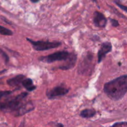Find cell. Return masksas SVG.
I'll use <instances>...</instances> for the list:
<instances>
[{
    "label": "cell",
    "instance_id": "cell-1",
    "mask_svg": "<svg viewBox=\"0 0 127 127\" xmlns=\"http://www.w3.org/2000/svg\"><path fill=\"white\" fill-rule=\"evenodd\" d=\"M104 91L110 99L119 100L122 99L127 92V75L114 79L104 84Z\"/></svg>",
    "mask_w": 127,
    "mask_h": 127
},
{
    "label": "cell",
    "instance_id": "cell-2",
    "mask_svg": "<svg viewBox=\"0 0 127 127\" xmlns=\"http://www.w3.org/2000/svg\"><path fill=\"white\" fill-rule=\"evenodd\" d=\"M28 95V93H22L13 98H9V97L6 98L3 101L0 102V110L11 113L16 117L19 110L26 103L25 101Z\"/></svg>",
    "mask_w": 127,
    "mask_h": 127
},
{
    "label": "cell",
    "instance_id": "cell-3",
    "mask_svg": "<svg viewBox=\"0 0 127 127\" xmlns=\"http://www.w3.org/2000/svg\"><path fill=\"white\" fill-rule=\"evenodd\" d=\"M32 45L33 49L37 51H44L53 49L60 47L62 44L59 42H49V41H33L29 38H26Z\"/></svg>",
    "mask_w": 127,
    "mask_h": 127
},
{
    "label": "cell",
    "instance_id": "cell-4",
    "mask_svg": "<svg viewBox=\"0 0 127 127\" xmlns=\"http://www.w3.org/2000/svg\"><path fill=\"white\" fill-rule=\"evenodd\" d=\"M70 53L67 51H60V52H55L52 54L47 56H42L38 58L40 62L46 63H52L55 62H61V61H66L69 57Z\"/></svg>",
    "mask_w": 127,
    "mask_h": 127
},
{
    "label": "cell",
    "instance_id": "cell-5",
    "mask_svg": "<svg viewBox=\"0 0 127 127\" xmlns=\"http://www.w3.org/2000/svg\"><path fill=\"white\" fill-rule=\"evenodd\" d=\"M69 93V89L63 86H56L50 90H47V96L48 99H52L66 95Z\"/></svg>",
    "mask_w": 127,
    "mask_h": 127
},
{
    "label": "cell",
    "instance_id": "cell-6",
    "mask_svg": "<svg viewBox=\"0 0 127 127\" xmlns=\"http://www.w3.org/2000/svg\"><path fill=\"white\" fill-rule=\"evenodd\" d=\"M112 45L111 43L109 42H104L101 45V47L97 53L98 63H100V62H102L106 57L107 54L112 52Z\"/></svg>",
    "mask_w": 127,
    "mask_h": 127
},
{
    "label": "cell",
    "instance_id": "cell-7",
    "mask_svg": "<svg viewBox=\"0 0 127 127\" xmlns=\"http://www.w3.org/2000/svg\"><path fill=\"white\" fill-rule=\"evenodd\" d=\"M106 17L104 14L99 11H95L93 16V23L96 27L99 28H104L107 24Z\"/></svg>",
    "mask_w": 127,
    "mask_h": 127
},
{
    "label": "cell",
    "instance_id": "cell-8",
    "mask_svg": "<svg viewBox=\"0 0 127 127\" xmlns=\"http://www.w3.org/2000/svg\"><path fill=\"white\" fill-rule=\"evenodd\" d=\"M77 61V55L74 53H70L69 57L66 59V60L64 61V63L63 66H61L59 67L60 69L63 70H67L73 68L75 66L76 63Z\"/></svg>",
    "mask_w": 127,
    "mask_h": 127
},
{
    "label": "cell",
    "instance_id": "cell-9",
    "mask_svg": "<svg viewBox=\"0 0 127 127\" xmlns=\"http://www.w3.org/2000/svg\"><path fill=\"white\" fill-rule=\"evenodd\" d=\"M26 78V76L23 74H19L14 78H11L7 81V84L13 87H19L20 84H22V82Z\"/></svg>",
    "mask_w": 127,
    "mask_h": 127
},
{
    "label": "cell",
    "instance_id": "cell-10",
    "mask_svg": "<svg viewBox=\"0 0 127 127\" xmlns=\"http://www.w3.org/2000/svg\"><path fill=\"white\" fill-rule=\"evenodd\" d=\"M22 85L29 92L33 91L36 89V86L33 85V81L31 78H25L22 82Z\"/></svg>",
    "mask_w": 127,
    "mask_h": 127
},
{
    "label": "cell",
    "instance_id": "cell-11",
    "mask_svg": "<svg viewBox=\"0 0 127 127\" xmlns=\"http://www.w3.org/2000/svg\"><path fill=\"white\" fill-rule=\"evenodd\" d=\"M96 114V111L94 109H87L82 110L80 113V116L84 119L92 118Z\"/></svg>",
    "mask_w": 127,
    "mask_h": 127
},
{
    "label": "cell",
    "instance_id": "cell-12",
    "mask_svg": "<svg viewBox=\"0 0 127 127\" xmlns=\"http://www.w3.org/2000/svg\"><path fill=\"white\" fill-rule=\"evenodd\" d=\"M0 34L3 35H9L11 36L13 35V32L9 29L6 28L3 26H0Z\"/></svg>",
    "mask_w": 127,
    "mask_h": 127
},
{
    "label": "cell",
    "instance_id": "cell-13",
    "mask_svg": "<svg viewBox=\"0 0 127 127\" xmlns=\"http://www.w3.org/2000/svg\"><path fill=\"white\" fill-rule=\"evenodd\" d=\"M13 93L14 91H0V102L2 101V99L8 97Z\"/></svg>",
    "mask_w": 127,
    "mask_h": 127
},
{
    "label": "cell",
    "instance_id": "cell-14",
    "mask_svg": "<svg viewBox=\"0 0 127 127\" xmlns=\"http://www.w3.org/2000/svg\"><path fill=\"white\" fill-rule=\"evenodd\" d=\"M0 55H1V57H2V58L4 59L5 63H7V62H9V59L8 55H7L6 54V53H5V52H4V51L2 50V49H1V48H0Z\"/></svg>",
    "mask_w": 127,
    "mask_h": 127
},
{
    "label": "cell",
    "instance_id": "cell-15",
    "mask_svg": "<svg viewBox=\"0 0 127 127\" xmlns=\"http://www.w3.org/2000/svg\"><path fill=\"white\" fill-rule=\"evenodd\" d=\"M110 127H127V123L126 122H117L114 124Z\"/></svg>",
    "mask_w": 127,
    "mask_h": 127
},
{
    "label": "cell",
    "instance_id": "cell-16",
    "mask_svg": "<svg viewBox=\"0 0 127 127\" xmlns=\"http://www.w3.org/2000/svg\"><path fill=\"white\" fill-rule=\"evenodd\" d=\"M110 22H111L112 25L113 27H117V26H119V22L117 20L114 19H110Z\"/></svg>",
    "mask_w": 127,
    "mask_h": 127
},
{
    "label": "cell",
    "instance_id": "cell-17",
    "mask_svg": "<svg viewBox=\"0 0 127 127\" xmlns=\"http://www.w3.org/2000/svg\"><path fill=\"white\" fill-rule=\"evenodd\" d=\"M50 127H64L63 125L60 123H57V124H53Z\"/></svg>",
    "mask_w": 127,
    "mask_h": 127
},
{
    "label": "cell",
    "instance_id": "cell-18",
    "mask_svg": "<svg viewBox=\"0 0 127 127\" xmlns=\"http://www.w3.org/2000/svg\"><path fill=\"white\" fill-rule=\"evenodd\" d=\"M30 1L32 2H33V3H37V2H39L40 0H30Z\"/></svg>",
    "mask_w": 127,
    "mask_h": 127
},
{
    "label": "cell",
    "instance_id": "cell-19",
    "mask_svg": "<svg viewBox=\"0 0 127 127\" xmlns=\"http://www.w3.org/2000/svg\"><path fill=\"white\" fill-rule=\"evenodd\" d=\"M6 71H7V69H4V70L0 71V74H2V73H4V72H6Z\"/></svg>",
    "mask_w": 127,
    "mask_h": 127
},
{
    "label": "cell",
    "instance_id": "cell-20",
    "mask_svg": "<svg viewBox=\"0 0 127 127\" xmlns=\"http://www.w3.org/2000/svg\"><path fill=\"white\" fill-rule=\"evenodd\" d=\"M93 1H94V2H97V0H93Z\"/></svg>",
    "mask_w": 127,
    "mask_h": 127
}]
</instances>
